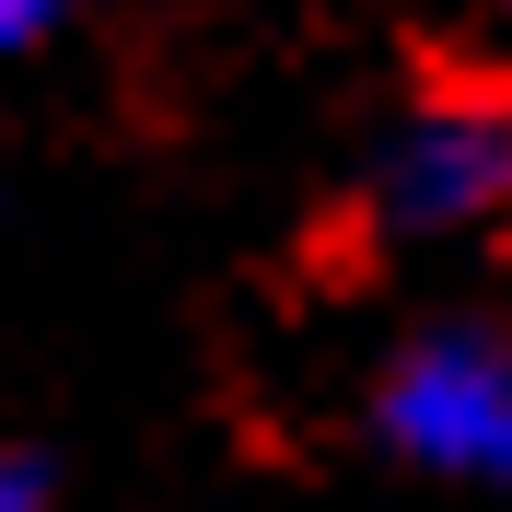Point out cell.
<instances>
[{"label": "cell", "mask_w": 512, "mask_h": 512, "mask_svg": "<svg viewBox=\"0 0 512 512\" xmlns=\"http://www.w3.org/2000/svg\"><path fill=\"white\" fill-rule=\"evenodd\" d=\"M373 431L419 478L512 489V338L501 326H419L373 384Z\"/></svg>", "instance_id": "1"}, {"label": "cell", "mask_w": 512, "mask_h": 512, "mask_svg": "<svg viewBox=\"0 0 512 512\" xmlns=\"http://www.w3.org/2000/svg\"><path fill=\"white\" fill-rule=\"evenodd\" d=\"M384 222L396 233H478L512 210V94H443L384 140Z\"/></svg>", "instance_id": "2"}, {"label": "cell", "mask_w": 512, "mask_h": 512, "mask_svg": "<svg viewBox=\"0 0 512 512\" xmlns=\"http://www.w3.org/2000/svg\"><path fill=\"white\" fill-rule=\"evenodd\" d=\"M59 24V0H0V47H24V35Z\"/></svg>", "instance_id": "3"}, {"label": "cell", "mask_w": 512, "mask_h": 512, "mask_svg": "<svg viewBox=\"0 0 512 512\" xmlns=\"http://www.w3.org/2000/svg\"><path fill=\"white\" fill-rule=\"evenodd\" d=\"M0 512H47V501H35V478H24V466H0Z\"/></svg>", "instance_id": "4"}]
</instances>
